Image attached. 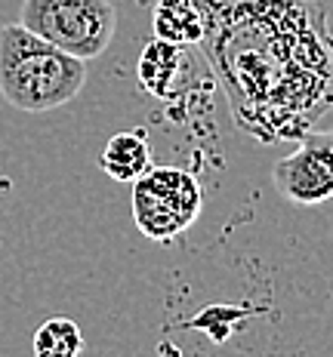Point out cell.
<instances>
[{
	"label": "cell",
	"mask_w": 333,
	"mask_h": 357,
	"mask_svg": "<svg viewBox=\"0 0 333 357\" xmlns=\"http://www.w3.org/2000/svg\"><path fill=\"white\" fill-rule=\"evenodd\" d=\"M198 43L235 123L256 142H290L333 108L327 0H201Z\"/></svg>",
	"instance_id": "1"
},
{
	"label": "cell",
	"mask_w": 333,
	"mask_h": 357,
	"mask_svg": "<svg viewBox=\"0 0 333 357\" xmlns=\"http://www.w3.org/2000/svg\"><path fill=\"white\" fill-rule=\"evenodd\" d=\"M87 84V62L28 31L22 22L0 28V96L13 108L43 114L68 105Z\"/></svg>",
	"instance_id": "2"
},
{
	"label": "cell",
	"mask_w": 333,
	"mask_h": 357,
	"mask_svg": "<svg viewBox=\"0 0 333 357\" xmlns=\"http://www.w3.org/2000/svg\"><path fill=\"white\" fill-rule=\"evenodd\" d=\"M22 25L53 47L84 59H99L117 28L111 0H22Z\"/></svg>",
	"instance_id": "3"
},
{
	"label": "cell",
	"mask_w": 333,
	"mask_h": 357,
	"mask_svg": "<svg viewBox=\"0 0 333 357\" xmlns=\"http://www.w3.org/2000/svg\"><path fill=\"white\" fill-rule=\"evenodd\" d=\"M204 206L201 182L179 167H151L133 182V222L148 241L167 243L198 222Z\"/></svg>",
	"instance_id": "4"
},
{
	"label": "cell",
	"mask_w": 333,
	"mask_h": 357,
	"mask_svg": "<svg viewBox=\"0 0 333 357\" xmlns=\"http://www.w3.org/2000/svg\"><path fill=\"white\" fill-rule=\"evenodd\" d=\"M272 182L287 204L318 206L333 197V132H306L287 158L272 167Z\"/></svg>",
	"instance_id": "5"
},
{
	"label": "cell",
	"mask_w": 333,
	"mask_h": 357,
	"mask_svg": "<svg viewBox=\"0 0 333 357\" xmlns=\"http://www.w3.org/2000/svg\"><path fill=\"white\" fill-rule=\"evenodd\" d=\"M185 59H188L185 56V47L154 37L142 50V56H139V65H136L139 86H142L145 93L158 96V99H173L179 74L185 71V65H188Z\"/></svg>",
	"instance_id": "6"
},
{
	"label": "cell",
	"mask_w": 333,
	"mask_h": 357,
	"mask_svg": "<svg viewBox=\"0 0 333 357\" xmlns=\"http://www.w3.org/2000/svg\"><path fill=\"white\" fill-rule=\"evenodd\" d=\"M151 28L158 40L191 47L201 43L207 34V10L201 0H158Z\"/></svg>",
	"instance_id": "7"
},
{
	"label": "cell",
	"mask_w": 333,
	"mask_h": 357,
	"mask_svg": "<svg viewBox=\"0 0 333 357\" xmlns=\"http://www.w3.org/2000/svg\"><path fill=\"white\" fill-rule=\"evenodd\" d=\"M102 173L114 182H136L151 169V145L142 130H124L108 139L99 158Z\"/></svg>",
	"instance_id": "8"
},
{
	"label": "cell",
	"mask_w": 333,
	"mask_h": 357,
	"mask_svg": "<svg viewBox=\"0 0 333 357\" xmlns=\"http://www.w3.org/2000/svg\"><path fill=\"white\" fill-rule=\"evenodd\" d=\"M34 357H80L84 336L71 317H50L34 333Z\"/></svg>",
	"instance_id": "9"
}]
</instances>
